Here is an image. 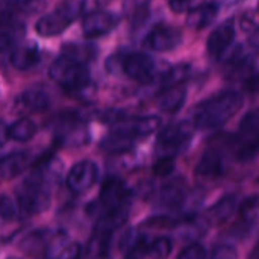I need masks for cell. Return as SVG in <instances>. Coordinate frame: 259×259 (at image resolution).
Instances as JSON below:
<instances>
[{"label":"cell","instance_id":"cell-36","mask_svg":"<svg viewBox=\"0 0 259 259\" xmlns=\"http://www.w3.org/2000/svg\"><path fill=\"white\" fill-rule=\"evenodd\" d=\"M237 250L232 246L220 244L212 250V255L209 259H237Z\"/></svg>","mask_w":259,"mask_h":259},{"label":"cell","instance_id":"cell-14","mask_svg":"<svg viewBox=\"0 0 259 259\" xmlns=\"http://www.w3.org/2000/svg\"><path fill=\"white\" fill-rule=\"evenodd\" d=\"M135 141H137V137L124 124V126L114 129L108 135H105L103 140L100 141V149L106 153L120 155V153L131 152L135 146Z\"/></svg>","mask_w":259,"mask_h":259},{"label":"cell","instance_id":"cell-31","mask_svg":"<svg viewBox=\"0 0 259 259\" xmlns=\"http://www.w3.org/2000/svg\"><path fill=\"white\" fill-rule=\"evenodd\" d=\"M240 131L243 137H250L259 132V108L255 111H250L246 114V117L241 120Z\"/></svg>","mask_w":259,"mask_h":259},{"label":"cell","instance_id":"cell-9","mask_svg":"<svg viewBox=\"0 0 259 259\" xmlns=\"http://www.w3.org/2000/svg\"><path fill=\"white\" fill-rule=\"evenodd\" d=\"M97 176H99V170L93 161L90 159L79 161L71 167V170L67 175V181H65L67 188L74 194H82L96 184Z\"/></svg>","mask_w":259,"mask_h":259},{"label":"cell","instance_id":"cell-39","mask_svg":"<svg viewBox=\"0 0 259 259\" xmlns=\"http://www.w3.org/2000/svg\"><path fill=\"white\" fill-rule=\"evenodd\" d=\"M247 90L253 94H259V73L253 74L249 80H247Z\"/></svg>","mask_w":259,"mask_h":259},{"label":"cell","instance_id":"cell-22","mask_svg":"<svg viewBox=\"0 0 259 259\" xmlns=\"http://www.w3.org/2000/svg\"><path fill=\"white\" fill-rule=\"evenodd\" d=\"M80 246L65 237H56L47 249V259H79Z\"/></svg>","mask_w":259,"mask_h":259},{"label":"cell","instance_id":"cell-12","mask_svg":"<svg viewBox=\"0 0 259 259\" xmlns=\"http://www.w3.org/2000/svg\"><path fill=\"white\" fill-rule=\"evenodd\" d=\"M118 23V18L108 11L99 9L83 15L82 18V32L88 38H97L109 33Z\"/></svg>","mask_w":259,"mask_h":259},{"label":"cell","instance_id":"cell-1","mask_svg":"<svg viewBox=\"0 0 259 259\" xmlns=\"http://www.w3.org/2000/svg\"><path fill=\"white\" fill-rule=\"evenodd\" d=\"M243 106V96L237 91H223L203 100L194 111V126L217 129L229 121Z\"/></svg>","mask_w":259,"mask_h":259},{"label":"cell","instance_id":"cell-35","mask_svg":"<svg viewBox=\"0 0 259 259\" xmlns=\"http://www.w3.org/2000/svg\"><path fill=\"white\" fill-rule=\"evenodd\" d=\"M44 243V235L42 232H33V234H29L26 237V240H23L21 243V249L26 250V252H35L38 247H41Z\"/></svg>","mask_w":259,"mask_h":259},{"label":"cell","instance_id":"cell-40","mask_svg":"<svg viewBox=\"0 0 259 259\" xmlns=\"http://www.w3.org/2000/svg\"><path fill=\"white\" fill-rule=\"evenodd\" d=\"M250 259H259V243L256 244V247L253 249V252L250 255Z\"/></svg>","mask_w":259,"mask_h":259},{"label":"cell","instance_id":"cell-20","mask_svg":"<svg viewBox=\"0 0 259 259\" xmlns=\"http://www.w3.org/2000/svg\"><path fill=\"white\" fill-rule=\"evenodd\" d=\"M219 15V6L215 3H203L188 11L187 24L191 29L202 30L208 27Z\"/></svg>","mask_w":259,"mask_h":259},{"label":"cell","instance_id":"cell-25","mask_svg":"<svg viewBox=\"0 0 259 259\" xmlns=\"http://www.w3.org/2000/svg\"><path fill=\"white\" fill-rule=\"evenodd\" d=\"M61 55L68 56L77 62H82L88 65L96 56H97V49L93 44H79V42H67L62 46Z\"/></svg>","mask_w":259,"mask_h":259},{"label":"cell","instance_id":"cell-8","mask_svg":"<svg viewBox=\"0 0 259 259\" xmlns=\"http://www.w3.org/2000/svg\"><path fill=\"white\" fill-rule=\"evenodd\" d=\"M132 191L126 182L117 176H109L100 190V205L103 211H129Z\"/></svg>","mask_w":259,"mask_h":259},{"label":"cell","instance_id":"cell-37","mask_svg":"<svg viewBox=\"0 0 259 259\" xmlns=\"http://www.w3.org/2000/svg\"><path fill=\"white\" fill-rule=\"evenodd\" d=\"M193 0H168V6L173 12L179 14V12H185L190 9Z\"/></svg>","mask_w":259,"mask_h":259},{"label":"cell","instance_id":"cell-19","mask_svg":"<svg viewBox=\"0 0 259 259\" xmlns=\"http://www.w3.org/2000/svg\"><path fill=\"white\" fill-rule=\"evenodd\" d=\"M17 103L21 109L30 111V112H41L49 108L50 96L41 87H30L18 96Z\"/></svg>","mask_w":259,"mask_h":259},{"label":"cell","instance_id":"cell-38","mask_svg":"<svg viewBox=\"0 0 259 259\" xmlns=\"http://www.w3.org/2000/svg\"><path fill=\"white\" fill-rule=\"evenodd\" d=\"M106 0H82L80 5H82V12L83 14H88V12H93V11H99L100 6L105 3Z\"/></svg>","mask_w":259,"mask_h":259},{"label":"cell","instance_id":"cell-4","mask_svg":"<svg viewBox=\"0 0 259 259\" xmlns=\"http://www.w3.org/2000/svg\"><path fill=\"white\" fill-rule=\"evenodd\" d=\"M55 140L62 147H82L90 141V131L77 112L65 111L55 120Z\"/></svg>","mask_w":259,"mask_h":259},{"label":"cell","instance_id":"cell-26","mask_svg":"<svg viewBox=\"0 0 259 259\" xmlns=\"http://www.w3.org/2000/svg\"><path fill=\"white\" fill-rule=\"evenodd\" d=\"M150 11V0H124V14L132 26H141Z\"/></svg>","mask_w":259,"mask_h":259},{"label":"cell","instance_id":"cell-7","mask_svg":"<svg viewBox=\"0 0 259 259\" xmlns=\"http://www.w3.org/2000/svg\"><path fill=\"white\" fill-rule=\"evenodd\" d=\"M220 140H214L211 147L205 150L202 155L196 173L203 179H217L222 178L226 171V155L225 144L229 141V137H219Z\"/></svg>","mask_w":259,"mask_h":259},{"label":"cell","instance_id":"cell-16","mask_svg":"<svg viewBox=\"0 0 259 259\" xmlns=\"http://www.w3.org/2000/svg\"><path fill=\"white\" fill-rule=\"evenodd\" d=\"M39 59H41L39 47L36 42H32V41L15 46L11 50V56H9L12 67L20 71H27L33 68L39 62Z\"/></svg>","mask_w":259,"mask_h":259},{"label":"cell","instance_id":"cell-11","mask_svg":"<svg viewBox=\"0 0 259 259\" xmlns=\"http://www.w3.org/2000/svg\"><path fill=\"white\" fill-rule=\"evenodd\" d=\"M182 42V32L175 26L159 24L153 27L144 38V46L155 52L175 50Z\"/></svg>","mask_w":259,"mask_h":259},{"label":"cell","instance_id":"cell-17","mask_svg":"<svg viewBox=\"0 0 259 259\" xmlns=\"http://www.w3.org/2000/svg\"><path fill=\"white\" fill-rule=\"evenodd\" d=\"M187 196H188V185L185 179L175 178L162 185L158 196V202L164 208H178L187 202Z\"/></svg>","mask_w":259,"mask_h":259},{"label":"cell","instance_id":"cell-29","mask_svg":"<svg viewBox=\"0 0 259 259\" xmlns=\"http://www.w3.org/2000/svg\"><path fill=\"white\" fill-rule=\"evenodd\" d=\"M191 74V67L188 64H178L167 70L162 79V88L182 85Z\"/></svg>","mask_w":259,"mask_h":259},{"label":"cell","instance_id":"cell-32","mask_svg":"<svg viewBox=\"0 0 259 259\" xmlns=\"http://www.w3.org/2000/svg\"><path fill=\"white\" fill-rule=\"evenodd\" d=\"M175 170V158H158L153 165V173L156 176H168Z\"/></svg>","mask_w":259,"mask_h":259},{"label":"cell","instance_id":"cell-24","mask_svg":"<svg viewBox=\"0 0 259 259\" xmlns=\"http://www.w3.org/2000/svg\"><path fill=\"white\" fill-rule=\"evenodd\" d=\"M29 164V155L26 152H15L6 155L0 162V173L3 179H11L20 175Z\"/></svg>","mask_w":259,"mask_h":259},{"label":"cell","instance_id":"cell-6","mask_svg":"<svg viewBox=\"0 0 259 259\" xmlns=\"http://www.w3.org/2000/svg\"><path fill=\"white\" fill-rule=\"evenodd\" d=\"M79 12H82L80 2H67L58 6L53 12L42 15L35 24V30L41 36H56L71 24Z\"/></svg>","mask_w":259,"mask_h":259},{"label":"cell","instance_id":"cell-33","mask_svg":"<svg viewBox=\"0 0 259 259\" xmlns=\"http://www.w3.org/2000/svg\"><path fill=\"white\" fill-rule=\"evenodd\" d=\"M0 215H2V220H3V222L12 220V219L17 217L15 203H14L12 199H9L6 194H3L2 199H0Z\"/></svg>","mask_w":259,"mask_h":259},{"label":"cell","instance_id":"cell-21","mask_svg":"<svg viewBox=\"0 0 259 259\" xmlns=\"http://www.w3.org/2000/svg\"><path fill=\"white\" fill-rule=\"evenodd\" d=\"M185 99H187L185 87L176 85V87L162 88V91L159 94V99H158V103H159V108L162 111L175 114V112H178L184 106Z\"/></svg>","mask_w":259,"mask_h":259},{"label":"cell","instance_id":"cell-28","mask_svg":"<svg viewBox=\"0 0 259 259\" xmlns=\"http://www.w3.org/2000/svg\"><path fill=\"white\" fill-rule=\"evenodd\" d=\"M6 134L11 140L18 141V143H24V141H29L36 134V126L29 118H20V120H17L8 126Z\"/></svg>","mask_w":259,"mask_h":259},{"label":"cell","instance_id":"cell-15","mask_svg":"<svg viewBox=\"0 0 259 259\" xmlns=\"http://www.w3.org/2000/svg\"><path fill=\"white\" fill-rule=\"evenodd\" d=\"M256 61L247 55L246 52H243L241 49L235 50V53L229 58V61L225 65V76L226 79L237 82V80H243L246 77H252L253 70H255Z\"/></svg>","mask_w":259,"mask_h":259},{"label":"cell","instance_id":"cell-27","mask_svg":"<svg viewBox=\"0 0 259 259\" xmlns=\"http://www.w3.org/2000/svg\"><path fill=\"white\" fill-rule=\"evenodd\" d=\"M137 138L140 137H147L152 135L153 132H156L161 127V118L156 115H146V117H137L134 120H131L126 124Z\"/></svg>","mask_w":259,"mask_h":259},{"label":"cell","instance_id":"cell-34","mask_svg":"<svg viewBox=\"0 0 259 259\" xmlns=\"http://www.w3.org/2000/svg\"><path fill=\"white\" fill-rule=\"evenodd\" d=\"M211 256H208L206 250L203 249V246L200 244H191L188 247H185L181 253L178 259H209Z\"/></svg>","mask_w":259,"mask_h":259},{"label":"cell","instance_id":"cell-3","mask_svg":"<svg viewBox=\"0 0 259 259\" xmlns=\"http://www.w3.org/2000/svg\"><path fill=\"white\" fill-rule=\"evenodd\" d=\"M194 127L188 121L173 123L164 127L155 143L158 158H175L184 153L193 141Z\"/></svg>","mask_w":259,"mask_h":259},{"label":"cell","instance_id":"cell-2","mask_svg":"<svg viewBox=\"0 0 259 259\" xmlns=\"http://www.w3.org/2000/svg\"><path fill=\"white\" fill-rule=\"evenodd\" d=\"M49 76L62 90L70 94H77L85 91L91 83V76L88 65L77 62L68 56L59 55L49 68Z\"/></svg>","mask_w":259,"mask_h":259},{"label":"cell","instance_id":"cell-30","mask_svg":"<svg viewBox=\"0 0 259 259\" xmlns=\"http://www.w3.org/2000/svg\"><path fill=\"white\" fill-rule=\"evenodd\" d=\"M173 244L171 240L167 237H159L156 240H152L150 250H149V258L152 259H167L171 253Z\"/></svg>","mask_w":259,"mask_h":259},{"label":"cell","instance_id":"cell-41","mask_svg":"<svg viewBox=\"0 0 259 259\" xmlns=\"http://www.w3.org/2000/svg\"><path fill=\"white\" fill-rule=\"evenodd\" d=\"M96 259H111L109 256H106V255H100L99 258H96Z\"/></svg>","mask_w":259,"mask_h":259},{"label":"cell","instance_id":"cell-23","mask_svg":"<svg viewBox=\"0 0 259 259\" xmlns=\"http://www.w3.org/2000/svg\"><path fill=\"white\" fill-rule=\"evenodd\" d=\"M238 205V197L235 194H229L222 197L209 211H208V220L212 222L214 225H222L225 222H228Z\"/></svg>","mask_w":259,"mask_h":259},{"label":"cell","instance_id":"cell-10","mask_svg":"<svg viewBox=\"0 0 259 259\" xmlns=\"http://www.w3.org/2000/svg\"><path fill=\"white\" fill-rule=\"evenodd\" d=\"M123 71L132 80L147 83L156 74V64L149 55L141 53V52H135V53H131L124 58Z\"/></svg>","mask_w":259,"mask_h":259},{"label":"cell","instance_id":"cell-13","mask_svg":"<svg viewBox=\"0 0 259 259\" xmlns=\"http://www.w3.org/2000/svg\"><path fill=\"white\" fill-rule=\"evenodd\" d=\"M234 38H235L234 20H226L225 23H222L219 27H215L211 32L208 42H206L208 55L212 59H220L234 42Z\"/></svg>","mask_w":259,"mask_h":259},{"label":"cell","instance_id":"cell-5","mask_svg":"<svg viewBox=\"0 0 259 259\" xmlns=\"http://www.w3.org/2000/svg\"><path fill=\"white\" fill-rule=\"evenodd\" d=\"M18 206L26 215H35L44 212L50 206L49 185L29 175L17 190Z\"/></svg>","mask_w":259,"mask_h":259},{"label":"cell","instance_id":"cell-18","mask_svg":"<svg viewBox=\"0 0 259 259\" xmlns=\"http://www.w3.org/2000/svg\"><path fill=\"white\" fill-rule=\"evenodd\" d=\"M2 23H3V29H2V49L3 50H8V49L12 50L23 39V36L26 33V26L21 21L15 20L14 14H11V12H3Z\"/></svg>","mask_w":259,"mask_h":259}]
</instances>
